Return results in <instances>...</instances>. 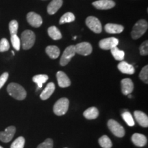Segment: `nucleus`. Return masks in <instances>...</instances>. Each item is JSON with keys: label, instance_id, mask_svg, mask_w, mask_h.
I'll list each match as a JSON object with an SVG mask.
<instances>
[{"label": "nucleus", "instance_id": "1", "mask_svg": "<svg viewBox=\"0 0 148 148\" xmlns=\"http://www.w3.org/2000/svg\"><path fill=\"white\" fill-rule=\"evenodd\" d=\"M7 91L11 97L17 100H23L27 96L26 90L21 85L12 82L7 86Z\"/></svg>", "mask_w": 148, "mask_h": 148}, {"label": "nucleus", "instance_id": "2", "mask_svg": "<svg viewBox=\"0 0 148 148\" xmlns=\"http://www.w3.org/2000/svg\"><path fill=\"white\" fill-rule=\"evenodd\" d=\"M21 45L24 50L31 49L34 45L36 36L34 32L29 29H26L22 32L21 36Z\"/></svg>", "mask_w": 148, "mask_h": 148}, {"label": "nucleus", "instance_id": "3", "mask_svg": "<svg viewBox=\"0 0 148 148\" xmlns=\"http://www.w3.org/2000/svg\"><path fill=\"white\" fill-rule=\"evenodd\" d=\"M148 28L147 21L144 19H140L136 22L133 26L131 36L134 40H136L145 34Z\"/></svg>", "mask_w": 148, "mask_h": 148}, {"label": "nucleus", "instance_id": "4", "mask_svg": "<svg viewBox=\"0 0 148 148\" xmlns=\"http://www.w3.org/2000/svg\"><path fill=\"white\" fill-rule=\"evenodd\" d=\"M69 106V101L67 98L62 97L59 99L53 106V110L55 114L58 116L64 115L66 113Z\"/></svg>", "mask_w": 148, "mask_h": 148}, {"label": "nucleus", "instance_id": "5", "mask_svg": "<svg viewBox=\"0 0 148 148\" xmlns=\"http://www.w3.org/2000/svg\"><path fill=\"white\" fill-rule=\"evenodd\" d=\"M108 127L110 132L114 136L121 138L125 135V130L123 127L114 119H109L108 121Z\"/></svg>", "mask_w": 148, "mask_h": 148}, {"label": "nucleus", "instance_id": "6", "mask_svg": "<svg viewBox=\"0 0 148 148\" xmlns=\"http://www.w3.org/2000/svg\"><path fill=\"white\" fill-rule=\"evenodd\" d=\"M86 25L92 32L99 34L102 30V26L100 21L93 16H88L86 19Z\"/></svg>", "mask_w": 148, "mask_h": 148}, {"label": "nucleus", "instance_id": "7", "mask_svg": "<svg viewBox=\"0 0 148 148\" xmlns=\"http://www.w3.org/2000/svg\"><path fill=\"white\" fill-rule=\"evenodd\" d=\"M75 46L70 45L64 49L60 60V64L61 66H66L71 61V58L75 55Z\"/></svg>", "mask_w": 148, "mask_h": 148}, {"label": "nucleus", "instance_id": "8", "mask_svg": "<svg viewBox=\"0 0 148 148\" xmlns=\"http://www.w3.org/2000/svg\"><path fill=\"white\" fill-rule=\"evenodd\" d=\"M119 44V40L115 37H109L103 38L99 42V46L103 50H109L114 47H117Z\"/></svg>", "mask_w": 148, "mask_h": 148}, {"label": "nucleus", "instance_id": "9", "mask_svg": "<svg viewBox=\"0 0 148 148\" xmlns=\"http://www.w3.org/2000/svg\"><path fill=\"white\" fill-rule=\"evenodd\" d=\"M75 53L82 56H88L92 53V47L88 42H82L75 45Z\"/></svg>", "mask_w": 148, "mask_h": 148}, {"label": "nucleus", "instance_id": "10", "mask_svg": "<svg viewBox=\"0 0 148 148\" xmlns=\"http://www.w3.org/2000/svg\"><path fill=\"white\" fill-rule=\"evenodd\" d=\"M16 132V127L10 125L6 127L4 131L0 132V140L3 143H8L13 138Z\"/></svg>", "mask_w": 148, "mask_h": 148}, {"label": "nucleus", "instance_id": "11", "mask_svg": "<svg viewBox=\"0 0 148 148\" xmlns=\"http://www.w3.org/2000/svg\"><path fill=\"white\" fill-rule=\"evenodd\" d=\"M27 21L31 26L34 27H39L42 23L41 16L34 12H29L27 14Z\"/></svg>", "mask_w": 148, "mask_h": 148}, {"label": "nucleus", "instance_id": "12", "mask_svg": "<svg viewBox=\"0 0 148 148\" xmlns=\"http://www.w3.org/2000/svg\"><path fill=\"white\" fill-rule=\"evenodd\" d=\"M92 4L98 10H108L115 6V2L112 0H98Z\"/></svg>", "mask_w": 148, "mask_h": 148}, {"label": "nucleus", "instance_id": "13", "mask_svg": "<svg viewBox=\"0 0 148 148\" xmlns=\"http://www.w3.org/2000/svg\"><path fill=\"white\" fill-rule=\"evenodd\" d=\"M57 80L59 86L61 88H66L69 87L71 85V80L69 78V77L66 75V74L63 71H58L56 73Z\"/></svg>", "mask_w": 148, "mask_h": 148}, {"label": "nucleus", "instance_id": "14", "mask_svg": "<svg viewBox=\"0 0 148 148\" xmlns=\"http://www.w3.org/2000/svg\"><path fill=\"white\" fill-rule=\"evenodd\" d=\"M121 92L123 95H127L134 90V84L132 80L130 78L123 79L121 81Z\"/></svg>", "mask_w": 148, "mask_h": 148}, {"label": "nucleus", "instance_id": "15", "mask_svg": "<svg viewBox=\"0 0 148 148\" xmlns=\"http://www.w3.org/2000/svg\"><path fill=\"white\" fill-rule=\"evenodd\" d=\"M134 118L140 126L148 127V116L145 113L140 110H135L134 112Z\"/></svg>", "mask_w": 148, "mask_h": 148}, {"label": "nucleus", "instance_id": "16", "mask_svg": "<svg viewBox=\"0 0 148 148\" xmlns=\"http://www.w3.org/2000/svg\"><path fill=\"white\" fill-rule=\"evenodd\" d=\"M105 31L108 34H120L123 31L124 27L119 24L107 23L104 26Z\"/></svg>", "mask_w": 148, "mask_h": 148}, {"label": "nucleus", "instance_id": "17", "mask_svg": "<svg viewBox=\"0 0 148 148\" xmlns=\"http://www.w3.org/2000/svg\"><path fill=\"white\" fill-rule=\"evenodd\" d=\"M132 141L137 147H143L147 144V139L145 135L139 134V133H134L132 136Z\"/></svg>", "mask_w": 148, "mask_h": 148}, {"label": "nucleus", "instance_id": "18", "mask_svg": "<svg viewBox=\"0 0 148 148\" xmlns=\"http://www.w3.org/2000/svg\"><path fill=\"white\" fill-rule=\"evenodd\" d=\"M63 1L62 0H52L48 5L47 10L49 14H54L56 13L57 11L62 7Z\"/></svg>", "mask_w": 148, "mask_h": 148}, {"label": "nucleus", "instance_id": "19", "mask_svg": "<svg viewBox=\"0 0 148 148\" xmlns=\"http://www.w3.org/2000/svg\"><path fill=\"white\" fill-rule=\"evenodd\" d=\"M118 69L119 70L121 73L125 74H129V75H132L134 74L135 72V69L132 64L127 63L125 61H121L120 63L117 65Z\"/></svg>", "mask_w": 148, "mask_h": 148}, {"label": "nucleus", "instance_id": "20", "mask_svg": "<svg viewBox=\"0 0 148 148\" xmlns=\"http://www.w3.org/2000/svg\"><path fill=\"white\" fill-rule=\"evenodd\" d=\"M55 90V84L53 82H49L48 83L42 91L41 92L40 95V97L42 100H46V99H49L51 97V95H52L53 92Z\"/></svg>", "mask_w": 148, "mask_h": 148}, {"label": "nucleus", "instance_id": "21", "mask_svg": "<svg viewBox=\"0 0 148 148\" xmlns=\"http://www.w3.org/2000/svg\"><path fill=\"white\" fill-rule=\"evenodd\" d=\"M45 51L51 59H56L60 55V49L55 45H49L45 48Z\"/></svg>", "mask_w": 148, "mask_h": 148}, {"label": "nucleus", "instance_id": "22", "mask_svg": "<svg viewBox=\"0 0 148 148\" xmlns=\"http://www.w3.org/2000/svg\"><path fill=\"white\" fill-rule=\"evenodd\" d=\"M83 115L87 119H95L99 116V110L95 107H90L84 111Z\"/></svg>", "mask_w": 148, "mask_h": 148}, {"label": "nucleus", "instance_id": "23", "mask_svg": "<svg viewBox=\"0 0 148 148\" xmlns=\"http://www.w3.org/2000/svg\"><path fill=\"white\" fill-rule=\"evenodd\" d=\"M48 34L53 40H60L62 38V34L60 30L56 26H51L48 28Z\"/></svg>", "mask_w": 148, "mask_h": 148}, {"label": "nucleus", "instance_id": "24", "mask_svg": "<svg viewBox=\"0 0 148 148\" xmlns=\"http://www.w3.org/2000/svg\"><path fill=\"white\" fill-rule=\"evenodd\" d=\"M48 78H49V77H48L47 75H45V74H39V75H34V76L32 77V80L33 82H35L36 84H37V85H38V88H42V84L47 82Z\"/></svg>", "mask_w": 148, "mask_h": 148}, {"label": "nucleus", "instance_id": "25", "mask_svg": "<svg viewBox=\"0 0 148 148\" xmlns=\"http://www.w3.org/2000/svg\"><path fill=\"white\" fill-rule=\"evenodd\" d=\"M111 53H112V56L116 60L121 61L124 59L125 57V52L123 51L120 50L117 47H114L110 49Z\"/></svg>", "mask_w": 148, "mask_h": 148}, {"label": "nucleus", "instance_id": "26", "mask_svg": "<svg viewBox=\"0 0 148 148\" xmlns=\"http://www.w3.org/2000/svg\"><path fill=\"white\" fill-rule=\"evenodd\" d=\"M75 16L74 14L72 13V12H66L65 14H63L61 18H60V21H59V23L60 25L62 24L66 23H71V22H73L75 21Z\"/></svg>", "mask_w": 148, "mask_h": 148}, {"label": "nucleus", "instance_id": "27", "mask_svg": "<svg viewBox=\"0 0 148 148\" xmlns=\"http://www.w3.org/2000/svg\"><path fill=\"white\" fill-rule=\"evenodd\" d=\"M99 145L102 148H111L112 146V143L110 138L106 135H103L101 136L98 140Z\"/></svg>", "mask_w": 148, "mask_h": 148}, {"label": "nucleus", "instance_id": "28", "mask_svg": "<svg viewBox=\"0 0 148 148\" xmlns=\"http://www.w3.org/2000/svg\"><path fill=\"white\" fill-rule=\"evenodd\" d=\"M121 116H122V118H123V119L124 120L125 123H126L129 126H131V127L134 126L135 123H134V119H133L132 117V115L131 114L130 112L126 110L121 114Z\"/></svg>", "mask_w": 148, "mask_h": 148}, {"label": "nucleus", "instance_id": "29", "mask_svg": "<svg viewBox=\"0 0 148 148\" xmlns=\"http://www.w3.org/2000/svg\"><path fill=\"white\" fill-rule=\"evenodd\" d=\"M24 145H25V138L23 136H19L11 144L10 148H23Z\"/></svg>", "mask_w": 148, "mask_h": 148}, {"label": "nucleus", "instance_id": "30", "mask_svg": "<svg viewBox=\"0 0 148 148\" xmlns=\"http://www.w3.org/2000/svg\"><path fill=\"white\" fill-rule=\"evenodd\" d=\"M11 43H12V47L14 49H15L16 51L20 50V47H21V40L18 38V36L16 34L12 35L10 38Z\"/></svg>", "mask_w": 148, "mask_h": 148}, {"label": "nucleus", "instance_id": "31", "mask_svg": "<svg viewBox=\"0 0 148 148\" xmlns=\"http://www.w3.org/2000/svg\"><path fill=\"white\" fill-rule=\"evenodd\" d=\"M18 28V23L16 20H12L9 23V31H10V35L16 34Z\"/></svg>", "mask_w": 148, "mask_h": 148}, {"label": "nucleus", "instance_id": "32", "mask_svg": "<svg viewBox=\"0 0 148 148\" xmlns=\"http://www.w3.org/2000/svg\"><path fill=\"white\" fill-rule=\"evenodd\" d=\"M139 77L143 82H145V84H147L148 83V66L147 65H145V66H143V69H141V71H140V74H139Z\"/></svg>", "mask_w": 148, "mask_h": 148}, {"label": "nucleus", "instance_id": "33", "mask_svg": "<svg viewBox=\"0 0 148 148\" xmlns=\"http://www.w3.org/2000/svg\"><path fill=\"white\" fill-rule=\"evenodd\" d=\"M10 49V43L6 38H3L0 40V52H5Z\"/></svg>", "mask_w": 148, "mask_h": 148}, {"label": "nucleus", "instance_id": "34", "mask_svg": "<svg viewBox=\"0 0 148 148\" xmlns=\"http://www.w3.org/2000/svg\"><path fill=\"white\" fill-rule=\"evenodd\" d=\"M139 51L140 55L147 56L148 54V41L145 40L140 46Z\"/></svg>", "mask_w": 148, "mask_h": 148}, {"label": "nucleus", "instance_id": "35", "mask_svg": "<svg viewBox=\"0 0 148 148\" xmlns=\"http://www.w3.org/2000/svg\"><path fill=\"white\" fill-rule=\"evenodd\" d=\"M37 148H53V140L51 138H47L45 141L40 143Z\"/></svg>", "mask_w": 148, "mask_h": 148}, {"label": "nucleus", "instance_id": "36", "mask_svg": "<svg viewBox=\"0 0 148 148\" xmlns=\"http://www.w3.org/2000/svg\"><path fill=\"white\" fill-rule=\"evenodd\" d=\"M8 76L9 74L8 72H4V73L1 75V76H0V89L3 87V85L5 84V83L8 80Z\"/></svg>", "mask_w": 148, "mask_h": 148}, {"label": "nucleus", "instance_id": "37", "mask_svg": "<svg viewBox=\"0 0 148 148\" xmlns=\"http://www.w3.org/2000/svg\"><path fill=\"white\" fill-rule=\"evenodd\" d=\"M128 95V97H130V98H131V97H132V95H131L130 94H129V95Z\"/></svg>", "mask_w": 148, "mask_h": 148}, {"label": "nucleus", "instance_id": "38", "mask_svg": "<svg viewBox=\"0 0 148 148\" xmlns=\"http://www.w3.org/2000/svg\"><path fill=\"white\" fill-rule=\"evenodd\" d=\"M76 38H77V36H75V37H73V40H75V39H76Z\"/></svg>", "mask_w": 148, "mask_h": 148}, {"label": "nucleus", "instance_id": "39", "mask_svg": "<svg viewBox=\"0 0 148 148\" xmlns=\"http://www.w3.org/2000/svg\"><path fill=\"white\" fill-rule=\"evenodd\" d=\"M12 54H13V55H14V52L13 51H12Z\"/></svg>", "mask_w": 148, "mask_h": 148}, {"label": "nucleus", "instance_id": "40", "mask_svg": "<svg viewBox=\"0 0 148 148\" xmlns=\"http://www.w3.org/2000/svg\"><path fill=\"white\" fill-rule=\"evenodd\" d=\"M0 148H3V147H1V146L0 145Z\"/></svg>", "mask_w": 148, "mask_h": 148}, {"label": "nucleus", "instance_id": "41", "mask_svg": "<svg viewBox=\"0 0 148 148\" xmlns=\"http://www.w3.org/2000/svg\"><path fill=\"white\" fill-rule=\"evenodd\" d=\"M65 148H66V147H65Z\"/></svg>", "mask_w": 148, "mask_h": 148}]
</instances>
